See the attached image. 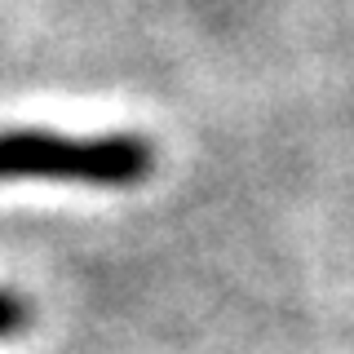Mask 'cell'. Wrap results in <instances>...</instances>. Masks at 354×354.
<instances>
[{"label":"cell","instance_id":"cell-1","mask_svg":"<svg viewBox=\"0 0 354 354\" xmlns=\"http://www.w3.org/2000/svg\"><path fill=\"white\" fill-rule=\"evenodd\" d=\"M155 169V147L138 133H97L66 138L49 129H5L0 133V182H71L129 191Z\"/></svg>","mask_w":354,"mask_h":354},{"label":"cell","instance_id":"cell-2","mask_svg":"<svg viewBox=\"0 0 354 354\" xmlns=\"http://www.w3.org/2000/svg\"><path fill=\"white\" fill-rule=\"evenodd\" d=\"M27 319H31V310L18 292H0V337H18L27 328Z\"/></svg>","mask_w":354,"mask_h":354}]
</instances>
